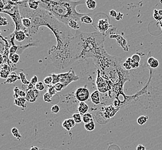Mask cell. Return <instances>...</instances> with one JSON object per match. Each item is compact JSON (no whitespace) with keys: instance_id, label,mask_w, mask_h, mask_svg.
I'll return each mask as SVG.
<instances>
[{"instance_id":"1f68e13d","label":"cell","mask_w":162,"mask_h":150,"mask_svg":"<svg viewBox=\"0 0 162 150\" xmlns=\"http://www.w3.org/2000/svg\"><path fill=\"white\" fill-rule=\"evenodd\" d=\"M35 89H37L38 91H39V92L43 91L45 89V85H44V83H42L41 82H39L38 83L36 84Z\"/></svg>"},{"instance_id":"d6986e66","label":"cell","mask_w":162,"mask_h":150,"mask_svg":"<svg viewBox=\"0 0 162 150\" xmlns=\"http://www.w3.org/2000/svg\"><path fill=\"white\" fill-rule=\"evenodd\" d=\"M82 121L84 123V124L94 121L92 114L89 113H87L84 114L82 116Z\"/></svg>"},{"instance_id":"2e32d148","label":"cell","mask_w":162,"mask_h":150,"mask_svg":"<svg viewBox=\"0 0 162 150\" xmlns=\"http://www.w3.org/2000/svg\"><path fill=\"white\" fill-rule=\"evenodd\" d=\"M14 95L13 97L15 99H17L18 98H25L26 97V92L24 90H21L19 89L18 87H15V88L13 89Z\"/></svg>"},{"instance_id":"8d00e7d4","label":"cell","mask_w":162,"mask_h":150,"mask_svg":"<svg viewBox=\"0 0 162 150\" xmlns=\"http://www.w3.org/2000/svg\"><path fill=\"white\" fill-rule=\"evenodd\" d=\"M60 111V107L59 106L57 105H54L53 106H52L51 111L53 114H57Z\"/></svg>"},{"instance_id":"4316f807","label":"cell","mask_w":162,"mask_h":150,"mask_svg":"<svg viewBox=\"0 0 162 150\" xmlns=\"http://www.w3.org/2000/svg\"><path fill=\"white\" fill-rule=\"evenodd\" d=\"M95 123L94 121L84 124V128L88 131H93L95 129Z\"/></svg>"},{"instance_id":"681fc988","label":"cell","mask_w":162,"mask_h":150,"mask_svg":"<svg viewBox=\"0 0 162 150\" xmlns=\"http://www.w3.org/2000/svg\"><path fill=\"white\" fill-rule=\"evenodd\" d=\"M0 57H1V65H2V63H3V61H4V58L3 57L2 54H1Z\"/></svg>"},{"instance_id":"ffe728a7","label":"cell","mask_w":162,"mask_h":150,"mask_svg":"<svg viewBox=\"0 0 162 150\" xmlns=\"http://www.w3.org/2000/svg\"><path fill=\"white\" fill-rule=\"evenodd\" d=\"M9 60L11 61L12 63L16 64L20 60V56L17 53H9Z\"/></svg>"},{"instance_id":"d4e9b609","label":"cell","mask_w":162,"mask_h":150,"mask_svg":"<svg viewBox=\"0 0 162 150\" xmlns=\"http://www.w3.org/2000/svg\"><path fill=\"white\" fill-rule=\"evenodd\" d=\"M72 116H73V120H74V121L76 124H80L82 121V116L81 114L76 113L73 114Z\"/></svg>"},{"instance_id":"30bf717a","label":"cell","mask_w":162,"mask_h":150,"mask_svg":"<svg viewBox=\"0 0 162 150\" xmlns=\"http://www.w3.org/2000/svg\"><path fill=\"white\" fill-rule=\"evenodd\" d=\"M28 35H29V33L23 31H18L15 34H12L11 35V43L13 46H15L14 39H16L17 42H22L26 38L27 36H28Z\"/></svg>"},{"instance_id":"f546056e","label":"cell","mask_w":162,"mask_h":150,"mask_svg":"<svg viewBox=\"0 0 162 150\" xmlns=\"http://www.w3.org/2000/svg\"><path fill=\"white\" fill-rule=\"evenodd\" d=\"M10 72H8V71H6L5 70H2L1 69V72H0V76L2 78H6L7 79L8 78H9L10 74H11Z\"/></svg>"},{"instance_id":"e0dca14e","label":"cell","mask_w":162,"mask_h":150,"mask_svg":"<svg viewBox=\"0 0 162 150\" xmlns=\"http://www.w3.org/2000/svg\"><path fill=\"white\" fill-rule=\"evenodd\" d=\"M27 100L25 98H18L17 99H15L14 103L15 105L22 107V108H25L27 107Z\"/></svg>"},{"instance_id":"d590c367","label":"cell","mask_w":162,"mask_h":150,"mask_svg":"<svg viewBox=\"0 0 162 150\" xmlns=\"http://www.w3.org/2000/svg\"><path fill=\"white\" fill-rule=\"evenodd\" d=\"M50 75L52 76V77L53 78V83H52V85H55L56 84L59 83V77H58V74L52 73Z\"/></svg>"},{"instance_id":"5b68a950","label":"cell","mask_w":162,"mask_h":150,"mask_svg":"<svg viewBox=\"0 0 162 150\" xmlns=\"http://www.w3.org/2000/svg\"><path fill=\"white\" fill-rule=\"evenodd\" d=\"M101 71L97 69V76L96 78V85L98 91L101 93H105L111 89L110 82L102 78L101 75Z\"/></svg>"},{"instance_id":"4fadbf2b","label":"cell","mask_w":162,"mask_h":150,"mask_svg":"<svg viewBox=\"0 0 162 150\" xmlns=\"http://www.w3.org/2000/svg\"><path fill=\"white\" fill-rule=\"evenodd\" d=\"M147 64L152 69H156L159 66V62L152 56H150L147 58Z\"/></svg>"},{"instance_id":"9a60e30c","label":"cell","mask_w":162,"mask_h":150,"mask_svg":"<svg viewBox=\"0 0 162 150\" xmlns=\"http://www.w3.org/2000/svg\"><path fill=\"white\" fill-rule=\"evenodd\" d=\"M20 79V76H18L17 73L15 72H12L6 80L4 84H13L15 83L17 80Z\"/></svg>"},{"instance_id":"cb8c5ba5","label":"cell","mask_w":162,"mask_h":150,"mask_svg":"<svg viewBox=\"0 0 162 150\" xmlns=\"http://www.w3.org/2000/svg\"><path fill=\"white\" fill-rule=\"evenodd\" d=\"M149 117L146 116H141L137 118V122L139 125H143L148 120Z\"/></svg>"},{"instance_id":"60d3db41","label":"cell","mask_w":162,"mask_h":150,"mask_svg":"<svg viewBox=\"0 0 162 150\" xmlns=\"http://www.w3.org/2000/svg\"><path fill=\"white\" fill-rule=\"evenodd\" d=\"M107 150H121V149L117 145H111L109 146Z\"/></svg>"},{"instance_id":"ab89813d","label":"cell","mask_w":162,"mask_h":150,"mask_svg":"<svg viewBox=\"0 0 162 150\" xmlns=\"http://www.w3.org/2000/svg\"><path fill=\"white\" fill-rule=\"evenodd\" d=\"M18 50V46H12L9 49V53H16Z\"/></svg>"},{"instance_id":"f35d334b","label":"cell","mask_w":162,"mask_h":150,"mask_svg":"<svg viewBox=\"0 0 162 150\" xmlns=\"http://www.w3.org/2000/svg\"><path fill=\"white\" fill-rule=\"evenodd\" d=\"M1 69L2 70H5L6 71H8V72H11L12 68L11 67H10L8 64H2V68Z\"/></svg>"},{"instance_id":"8992f818","label":"cell","mask_w":162,"mask_h":150,"mask_svg":"<svg viewBox=\"0 0 162 150\" xmlns=\"http://www.w3.org/2000/svg\"><path fill=\"white\" fill-rule=\"evenodd\" d=\"M75 97L79 102H84L88 100L90 97V91L86 87H79L75 91Z\"/></svg>"},{"instance_id":"836d02e7","label":"cell","mask_w":162,"mask_h":150,"mask_svg":"<svg viewBox=\"0 0 162 150\" xmlns=\"http://www.w3.org/2000/svg\"><path fill=\"white\" fill-rule=\"evenodd\" d=\"M154 19L158 21V22H161L162 20V16H161L159 13L158 11H157V9L154 10Z\"/></svg>"},{"instance_id":"816d5d0a","label":"cell","mask_w":162,"mask_h":150,"mask_svg":"<svg viewBox=\"0 0 162 150\" xmlns=\"http://www.w3.org/2000/svg\"><path fill=\"white\" fill-rule=\"evenodd\" d=\"M158 13L161 15V16H162V9H160V10H159L158 11Z\"/></svg>"},{"instance_id":"44dd1931","label":"cell","mask_w":162,"mask_h":150,"mask_svg":"<svg viewBox=\"0 0 162 150\" xmlns=\"http://www.w3.org/2000/svg\"><path fill=\"white\" fill-rule=\"evenodd\" d=\"M85 4L88 8L91 10H94L97 7V2L94 0H86Z\"/></svg>"},{"instance_id":"f1b7e54d","label":"cell","mask_w":162,"mask_h":150,"mask_svg":"<svg viewBox=\"0 0 162 150\" xmlns=\"http://www.w3.org/2000/svg\"><path fill=\"white\" fill-rule=\"evenodd\" d=\"M48 89H47V92H48L51 96H54L56 94V89H55L53 85H47Z\"/></svg>"},{"instance_id":"277c9868","label":"cell","mask_w":162,"mask_h":150,"mask_svg":"<svg viewBox=\"0 0 162 150\" xmlns=\"http://www.w3.org/2000/svg\"><path fill=\"white\" fill-rule=\"evenodd\" d=\"M58 77L59 79V83L63 84L64 88L67 87L72 82H76L79 79V77L75 74L72 69H70L67 72L59 73Z\"/></svg>"},{"instance_id":"3957f363","label":"cell","mask_w":162,"mask_h":150,"mask_svg":"<svg viewBox=\"0 0 162 150\" xmlns=\"http://www.w3.org/2000/svg\"><path fill=\"white\" fill-rule=\"evenodd\" d=\"M13 9V13H11L9 11L1 10V13H6L11 17L12 19L13 20V22L15 24V30L14 31L13 33L12 34H15L18 31H25V32L29 33H28V29L25 28L22 25V17L21 16V14H20V12L19 10L18 6H15Z\"/></svg>"},{"instance_id":"f6af8a7d","label":"cell","mask_w":162,"mask_h":150,"mask_svg":"<svg viewBox=\"0 0 162 150\" xmlns=\"http://www.w3.org/2000/svg\"><path fill=\"white\" fill-rule=\"evenodd\" d=\"M123 16H124V15H123V13H121L120 12H118V13L117 16V17L115 19H116V20L120 21V20H121L123 19Z\"/></svg>"},{"instance_id":"f907efd6","label":"cell","mask_w":162,"mask_h":150,"mask_svg":"<svg viewBox=\"0 0 162 150\" xmlns=\"http://www.w3.org/2000/svg\"><path fill=\"white\" fill-rule=\"evenodd\" d=\"M29 150V149H28V148H25V149H24V150ZM40 150H50V149H47V148H41V149H40Z\"/></svg>"},{"instance_id":"ac0fdd59","label":"cell","mask_w":162,"mask_h":150,"mask_svg":"<svg viewBox=\"0 0 162 150\" xmlns=\"http://www.w3.org/2000/svg\"><path fill=\"white\" fill-rule=\"evenodd\" d=\"M40 1H28L29 8L33 11H37L40 8Z\"/></svg>"},{"instance_id":"603a6c76","label":"cell","mask_w":162,"mask_h":150,"mask_svg":"<svg viewBox=\"0 0 162 150\" xmlns=\"http://www.w3.org/2000/svg\"><path fill=\"white\" fill-rule=\"evenodd\" d=\"M22 23L23 26L27 29L31 28L32 26V21L29 18H23L22 19Z\"/></svg>"},{"instance_id":"e575fe53","label":"cell","mask_w":162,"mask_h":150,"mask_svg":"<svg viewBox=\"0 0 162 150\" xmlns=\"http://www.w3.org/2000/svg\"><path fill=\"white\" fill-rule=\"evenodd\" d=\"M55 89H56V92H61L62 89H64V87L63 84L61 83H58L55 85H53Z\"/></svg>"},{"instance_id":"ee69618b","label":"cell","mask_w":162,"mask_h":150,"mask_svg":"<svg viewBox=\"0 0 162 150\" xmlns=\"http://www.w3.org/2000/svg\"><path fill=\"white\" fill-rule=\"evenodd\" d=\"M109 14H110L111 16L116 18L117 16L118 13L116 12V11H115L114 9H112L111 11L109 12Z\"/></svg>"},{"instance_id":"8fae6325","label":"cell","mask_w":162,"mask_h":150,"mask_svg":"<svg viewBox=\"0 0 162 150\" xmlns=\"http://www.w3.org/2000/svg\"><path fill=\"white\" fill-rule=\"evenodd\" d=\"M76 123L73 120V118H69L64 120L62 123V127L67 131H70L71 128H74L75 126Z\"/></svg>"},{"instance_id":"f5cc1de1","label":"cell","mask_w":162,"mask_h":150,"mask_svg":"<svg viewBox=\"0 0 162 150\" xmlns=\"http://www.w3.org/2000/svg\"><path fill=\"white\" fill-rule=\"evenodd\" d=\"M159 24H160V27H161V28H162V20L161 21V22H159Z\"/></svg>"},{"instance_id":"ba28073f","label":"cell","mask_w":162,"mask_h":150,"mask_svg":"<svg viewBox=\"0 0 162 150\" xmlns=\"http://www.w3.org/2000/svg\"><path fill=\"white\" fill-rule=\"evenodd\" d=\"M40 93L36 89H29L26 92V99L28 102L34 103L39 98Z\"/></svg>"},{"instance_id":"7402d4cb","label":"cell","mask_w":162,"mask_h":150,"mask_svg":"<svg viewBox=\"0 0 162 150\" xmlns=\"http://www.w3.org/2000/svg\"><path fill=\"white\" fill-rule=\"evenodd\" d=\"M81 22L82 23H85L87 24H91L93 22V20L91 17L85 14L81 19Z\"/></svg>"},{"instance_id":"bcb514c9","label":"cell","mask_w":162,"mask_h":150,"mask_svg":"<svg viewBox=\"0 0 162 150\" xmlns=\"http://www.w3.org/2000/svg\"><path fill=\"white\" fill-rule=\"evenodd\" d=\"M136 150H147L145 146L143 145H139L136 147Z\"/></svg>"},{"instance_id":"7dc6e473","label":"cell","mask_w":162,"mask_h":150,"mask_svg":"<svg viewBox=\"0 0 162 150\" xmlns=\"http://www.w3.org/2000/svg\"><path fill=\"white\" fill-rule=\"evenodd\" d=\"M5 4L4 2V1L3 0H0V8H1V10H3L5 8Z\"/></svg>"},{"instance_id":"7a4b0ae2","label":"cell","mask_w":162,"mask_h":150,"mask_svg":"<svg viewBox=\"0 0 162 150\" xmlns=\"http://www.w3.org/2000/svg\"><path fill=\"white\" fill-rule=\"evenodd\" d=\"M85 2L84 0L40 1V8L50 12L58 21L67 26L71 20L81 22V17L86 13H79L76 11V7Z\"/></svg>"},{"instance_id":"6da1fadb","label":"cell","mask_w":162,"mask_h":150,"mask_svg":"<svg viewBox=\"0 0 162 150\" xmlns=\"http://www.w3.org/2000/svg\"><path fill=\"white\" fill-rule=\"evenodd\" d=\"M105 36L99 32H77L73 39L75 61L92 58L95 64L109 54L104 47Z\"/></svg>"},{"instance_id":"9c48e42d","label":"cell","mask_w":162,"mask_h":150,"mask_svg":"<svg viewBox=\"0 0 162 150\" xmlns=\"http://www.w3.org/2000/svg\"><path fill=\"white\" fill-rule=\"evenodd\" d=\"M120 109V108L116 109L113 106H109L104 107V110H102V114L104 117L105 118L106 120H109L112 117H113L118 110Z\"/></svg>"},{"instance_id":"c3c4849f","label":"cell","mask_w":162,"mask_h":150,"mask_svg":"<svg viewBox=\"0 0 162 150\" xmlns=\"http://www.w3.org/2000/svg\"><path fill=\"white\" fill-rule=\"evenodd\" d=\"M29 150H40V149L39 147H38L36 146H32Z\"/></svg>"},{"instance_id":"d6a6232c","label":"cell","mask_w":162,"mask_h":150,"mask_svg":"<svg viewBox=\"0 0 162 150\" xmlns=\"http://www.w3.org/2000/svg\"><path fill=\"white\" fill-rule=\"evenodd\" d=\"M53 83V78L52 77V76H48L47 77L45 78L44 79V83L45 84L47 85H52Z\"/></svg>"},{"instance_id":"7bdbcfd3","label":"cell","mask_w":162,"mask_h":150,"mask_svg":"<svg viewBox=\"0 0 162 150\" xmlns=\"http://www.w3.org/2000/svg\"><path fill=\"white\" fill-rule=\"evenodd\" d=\"M131 58L132 59L133 61L136 62H137V63H139L140 61V56H138L137 54H134L131 57Z\"/></svg>"},{"instance_id":"74e56055","label":"cell","mask_w":162,"mask_h":150,"mask_svg":"<svg viewBox=\"0 0 162 150\" xmlns=\"http://www.w3.org/2000/svg\"><path fill=\"white\" fill-rule=\"evenodd\" d=\"M8 22L7 19L4 17H0V26H6L8 25Z\"/></svg>"},{"instance_id":"83f0119b","label":"cell","mask_w":162,"mask_h":150,"mask_svg":"<svg viewBox=\"0 0 162 150\" xmlns=\"http://www.w3.org/2000/svg\"><path fill=\"white\" fill-rule=\"evenodd\" d=\"M19 76L20 78V80L22 82L23 85H28L30 84V81H28L26 78V76L25 75V74L23 72H20L19 73Z\"/></svg>"},{"instance_id":"484cf974","label":"cell","mask_w":162,"mask_h":150,"mask_svg":"<svg viewBox=\"0 0 162 150\" xmlns=\"http://www.w3.org/2000/svg\"><path fill=\"white\" fill-rule=\"evenodd\" d=\"M12 134H13V136L14 137H15L18 140H20L22 138V136L18 132L17 128L14 127L12 129Z\"/></svg>"},{"instance_id":"7c38bea8","label":"cell","mask_w":162,"mask_h":150,"mask_svg":"<svg viewBox=\"0 0 162 150\" xmlns=\"http://www.w3.org/2000/svg\"><path fill=\"white\" fill-rule=\"evenodd\" d=\"M100 93V92L98 90H95L90 95V98L91 99V102L95 105H98L101 103Z\"/></svg>"},{"instance_id":"b9f144b4","label":"cell","mask_w":162,"mask_h":150,"mask_svg":"<svg viewBox=\"0 0 162 150\" xmlns=\"http://www.w3.org/2000/svg\"><path fill=\"white\" fill-rule=\"evenodd\" d=\"M30 83L32 84L33 85H36V84L38 83V76L35 75L34 77L31 78V80L30 81Z\"/></svg>"},{"instance_id":"5bb4252c","label":"cell","mask_w":162,"mask_h":150,"mask_svg":"<svg viewBox=\"0 0 162 150\" xmlns=\"http://www.w3.org/2000/svg\"><path fill=\"white\" fill-rule=\"evenodd\" d=\"M78 110L79 113L81 114L82 116H83L84 114L88 113V111L89 110V106L84 102H79L78 107Z\"/></svg>"},{"instance_id":"4dcf8cb0","label":"cell","mask_w":162,"mask_h":150,"mask_svg":"<svg viewBox=\"0 0 162 150\" xmlns=\"http://www.w3.org/2000/svg\"><path fill=\"white\" fill-rule=\"evenodd\" d=\"M52 96H51L48 92H45L43 95V99L46 103H51L52 102Z\"/></svg>"},{"instance_id":"52a82bcc","label":"cell","mask_w":162,"mask_h":150,"mask_svg":"<svg viewBox=\"0 0 162 150\" xmlns=\"http://www.w3.org/2000/svg\"><path fill=\"white\" fill-rule=\"evenodd\" d=\"M110 19L108 17L106 19H100L98 20L96 29L100 33L104 35L112 27V26L110 24Z\"/></svg>"}]
</instances>
